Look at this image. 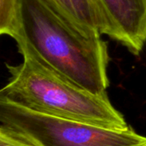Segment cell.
Segmentation results:
<instances>
[{"mask_svg":"<svg viewBox=\"0 0 146 146\" xmlns=\"http://www.w3.org/2000/svg\"><path fill=\"white\" fill-rule=\"evenodd\" d=\"M18 50H25L79 86L107 94L108 44L101 36H87L44 0H19Z\"/></svg>","mask_w":146,"mask_h":146,"instance_id":"6da1fadb","label":"cell"},{"mask_svg":"<svg viewBox=\"0 0 146 146\" xmlns=\"http://www.w3.org/2000/svg\"><path fill=\"white\" fill-rule=\"evenodd\" d=\"M23 62L6 64L10 77L0 91V98L28 110L105 128L124 130V117L111 104L107 94L98 95L79 86L20 50Z\"/></svg>","mask_w":146,"mask_h":146,"instance_id":"7a4b0ae2","label":"cell"},{"mask_svg":"<svg viewBox=\"0 0 146 146\" xmlns=\"http://www.w3.org/2000/svg\"><path fill=\"white\" fill-rule=\"evenodd\" d=\"M0 129L32 146H142L146 137L38 113L0 98Z\"/></svg>","mask_w":146,"mask_h":146,"instance_id":"3957f363","label":"cell"},{"mask_svg":"<svg viewBox=\"0 0 146 146\" xmlns=\"http://www.w3.org/2000/svg\"><path fill=\"white\" fill-rule=\"evenodd\" d=\"M108 36L139 56L146 43V0H93Z\"/></svg>","mask_w":146,"mask_h":146,"instance_id":"277c9868","label":"cell"},{"mask_svg":"<svg viewBox=\"0 0 146 146\" xmlns=\"http://www.w3.org/2000/svg\"><path fill=\"white\" fill-rule=\"evenodd\" d=\"M87 36H108L109 31L93 0H44Z\"/></svg>","mask_w":146,"mask_h":146,"instance_id":"5b68a950","label":"cell"},{"mask_svg":"<svg viewBox=\"0 0 146 146\" xmlns=\"http://www.w3.org/2000/svg\"><path fill=\"white\" fill-rule=\"evenodd\" d=\"M19 0H0V34L12 38L17 31Z\"/></svg>","mask_w":146,"mask_h":146,"instance_id":"8992f818","label":"cell"},{"mask_svg":"<svg viewBox=\"0 0 146 146\" xmlns=\"http://www.w3.org/2000/svg\"><path fill=\"white\" fill-rule=\"evenodd\" d=\"M0 146H32L0 129Z\"/></svg>","mask_w":146,"mask_h":146,"instance_id":"52a82bcc","label":"cell"},{"mask_svg":"<svg viewBox=\"0 0 146 146\" xmlns=\"http://www.w3.org/2000/svg\"><path fill=\"white\" fill-rule=\"evenodd\" d=\"M142 146H146V143H145V145H142Z\"/></svg>","mask_w":146,"mask_h":146,"instance_id":"ba28073f","label":"cell"}]
</instances>
